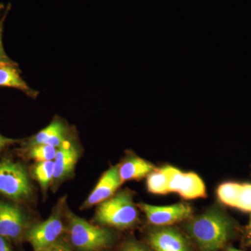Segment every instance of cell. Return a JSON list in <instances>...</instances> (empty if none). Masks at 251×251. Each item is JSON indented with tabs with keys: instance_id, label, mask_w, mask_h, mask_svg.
Wrapping results in <instances>:
<instances>
[{
	"instance_id": "obj_14",
	"label": "cell",
	"mask_w": 251,
	"mask_h": 251,
	"mask_svg": "<svg viewBox=\"0 0 251 251\" xmlns=\"http://www.w3.org/2000/svg\"><path fill=\"white\" fill-rule=\"evenodd\" d=\"M178 193L186 200L205 198V186L198 175L193 173H184Z\"/></svg>"
},
{
	"instance_id": "obj_18",
	"label": "cell",
	"mask_w": 251,
	"mask_h": 251,
	"mask_svg": "<svg viewBox=\"0 0 251 251\" xmlns=\"http://www.w3.org/2000/svg\"><path fill=\"white\" fill-rule=\"evenodd\" d=\"M57 149L51 145H39L31 146L29 156L36 162L52 161L55 158Z\"/></svg>"
},
{
	"instance_id": "obj_26",
	"label": "cell",
	"mask_w": 251,
	"mask_h": 251,
	"mask_svg": "<svg viewBox=\"0 0 251 251\" xmlns=\"http://www.w3.org/2000/svg\"><path fill=\"white\" fill-rule=\"evenodd\" d=\"M247 239L248 243L251 245V222H250L249 226H248Z\"/></svg>"
},
{
	"instance_id": "obj_15",
	"label": "cell",
	"mask_w": 251,
	"mask_h": 251,
	"mask_svg": "<svg viewBox=\"0 0 251 251\" xmlns=\"http://www.w3.org/2000/svg\"><path fill=\"white\" fill-rule=\"evenodd\" d=\"M148 189L153 194L165 195L168 193V176L166 168H154L148 177Z\"/></svg>"
},
{
	"instance_id": "obj_25",
	"label": "cell",
	"mask_w": 251,
	"mask_h": 251,
	"mask_svg": "<svg viewBox=\"0 0 251 251\" xmlns=\"http://www.w3.org/2000/svg\"><path fill=\"white\" fill-rule=\"evenodd\" d=\"M0 251H11L7 243L0 236Z\"/></svg>"
},
{
	"instance_id": "obj_20",
	"label": "cell",
	"mask_w": 251,
	"mask_h": 251,
	"mask_svg": "<svg viewBox=\"0 0 251 251\" xmlns=\"http://www.w3.org/2000/svg\"><path fill=\"white\" fill-rule=\"evenodd\" d=\"M237 208L243 211L251 212V183L241 185Z\"/></svg>"
},
{
	"instance_id": "obj_27",
	"label": "cell",
	"mask_w": 251,
	"mask_h": 251,
	"mask_svg": "<svg viewBox=\"0 0 251 251\" xmlns=\"http://www.w3.org/2000/svg\"><path fill=\"white\" fill-rule=\"evenodd\" d=\"M227 251H242L237 250V249H233V248H229V249H227Z\"/></svg>"
},
{
	"instance_id": "obj_9",
	"label": "cell",
	"mask_w": 251,
	"mask_h": 251,
	"mask_svg": "<svg viewBox=\"0 0 251 251\" xmlns=\"http://www.w3.org/2000/svg\"><path fill=\"white\" fill-rule=\"evenodd\" d=\"M149 242L155 251H190L184 237L176 229H155L149 236Z\"/></svg>"
},
{
	"instance_id": "obj_21",
	"label": "cell",
	"mask_w": 251,
	"mask_h": 251,
	"mask_svg": "<svg viewBox=\"0 0 251 251\" xmlns=\"http://www.w3.org/2000/svg\"><path fill=\"white\" fill-rule=\"evenodd\" d=\"M9 8L5 10L4 14L2 15L0 18V64L1 63H13L14 61L11 60V59L8 57L6 52H5L4 46H3L2 35L3 30H4V24L5 20H6V16H7L8 12H9Z\"/></svg>"
},
{
	"instance_id": "obj_7",
	"label": "cell",
	"mask_w": 251,
	"mask_h": 251,
	"mask_svg": "<svg viewBox=\"0 0 251 251\" xmlns=\"http://www.w3.org/2000/svg\"><path fill=\"white\" fill-rule=\"evenodd\" d=\"M25 227V219L16 206L0 202V236L16 239Z\"/></svg>"
},
{
	"instance_id": "obj_4",
	"label": "cell",
	"mask_w": 251,
	"mask_h": 251,
	"mask_svg": "<svg viewBox=\"0 0 251 251\" xmlns=\"http://www.w3.org/2000/svg\"><path fill=\"white\" fill-rule=\"evenodd\" d=\"M31 186L27 172L21 164L4 159L0 162V193L14 200L30 196Z\"/></svg>"
},
{
	"instance_id": "obj_3",
	"label": "cell",
	"mask_w": 251,
	"mask_h": 251,
	"mask_svg": "<svg viewBox=\"0 0 251 251\" xmlns=\"http://www.w3.org/2000/svg\"><path fill=\"white\" fill-rule=\"evenodd\" d=\"M69 218L71 241L82 251H97L108 247L112 235L107 229L94 226L78 216L70 214Z\"/></svg>"
},
{
	"instance_id": "obj_23",
	"label": "cell",
	"mask_w": 251,
	"mask_h": 251,
	"mask_svg": "<svg viewBox=\"0 0 251 251\" xmlns=\"http://www.w3.org/2000/svg\"><path fill=\"white\" fill-rule=\"evenodd\" d=\"M45 251H72L69 246L62 242H56Z\"/></svg>"
},
{
	"instance_id": "obj_19",
	"label": "cell",
	"mask_w": 251,
	"mask_h": 251,
	"mask_svg": "<svg viewBox=\"0 0 251 251\" xmlns=\"http://www.w3.org/2000/svg\"><path fill=\"white\" fill-rule=\"evenodd\" d=\"M167 176H168V192L178 193L184 173L176 169L174 167L166 166Z\"/></svg>"
},
{
	"instance_id": "obj_6",
	"label": "cell",
	"mask_w": 251,
	"mask_h": 251,
	"mask_svg": "<svg viewBox=\"0 0 251 251\" xmlns=\"http://www.w3.org/2000/svg\"><path fill=\"white\" fill-rule=\"evenodd\" d=\"M149 222L155 226H170L188 219L192 214L191 206L184 203L171 206L141 205Z\"/></svg>"
},
{
	"instance_id": "obj_11",
	"label": "cell",
	"mask_w": 251,
	"mask_h": 251,
	"mask_svg": "<svg viewBox=\"0 0 251 251\" xmlns=\"http://www.w3.org/2000/svg\"><path fill=\"white\" fill-rule=\"evenodd\" d=\"M21 74L16 62L1 63L0 64V87L17 89L31 97H36L37 92L27 85Z\"/></svg>"
},
{
	"instance_id": "obj_28",
	"label": "cell",
	"mask_w": 251,
	"mask_h": 251,
	"mask_svg": "<svg viewBox=\"0 0 251 251\" xmlns=\"http://www.w3.org/2000/svg\"><path fill=\"white\" fill-rule=\"evenodd\" d=\"M250 222H251V221H250Z\"/></svg>"
},
{
	"instance_id": "obj_5",
	"label": "cell",
	"mask_w": 251,
	"mask_h": 251,
	"mask_svg": "<svg viewBox=\"0 0 251 251\" xmlns=\"http://www.w3.org/2000/svg\"><path fill=\"white\" fill-rule=\"evenodd\" d=\"M63 229L62 219L57 213H54L49 219L29 229L28 241L31 243L34 251H45L57 242Z\"/></svg>"
},
{
	"instance_id": "obj_22",
	"label": "cell",
	"mask_w": 251,
	"mask_h": 251,
	"mask_svg": "<svg viewBox=\"0 0 251 251\" xmlns=\"http://www.w3.org/2000/svg\"><path fill=\"white\" fill-rule=\"evenodd\" d=\"M122 251H150V250L139 243L129 242L125 244Z\"/></svg>"
},
{
	"instance_id": "obj_24",
	"label": "cell",
	"mask_w": 251,
	"mask_h": 251,
	"mask_svg": "<svg viewBox=\"0 0 251 251\" xmlns=\"http://www.w3.org/2000/svg\"><path fill=\"white\" fill-rule=\"evenodd\" d=\"M16 142H17V140L6 138V137L0 134V151L8 145L16 143Z\"/></svg>"
},
{
	"instance_id": "obj_17",
	"label": "cell",
	"mask_w": 251,
	"mask_h": 251,
	"mask_svg": "<svg viewBox=\"0 0 251 251\" xmlns=\"http://www.w3.org/2000/svg\"><path fill=\"white\" fill-rule=\"evenodd\" d=\"M240 184L227 182L221 184L218 188V197L226 205L237 208L238 198L241 188Z\"/></svg>"
},
{
	"instance_id": "obj_1",
	"label": "cell",
	"mask_w": 251,
	"mask_h": 251,
	"mask_svg": "<svg viewBox=\"0 0 251 251\" xmlns=\"http://www.w3.org/2000/svg\"><path fill=\"white\" fill-rule=\"evenodd\" d=\"M188 229L203 251H218L228 239L230 224L221 211L211 209L193 219Z\"/></svg>"
},
{
	"instance_id": "obj_16",
	"label": "cell",
	"mask_w": 251,
	"mask_h": 251,
	"mask_svg": "<svg viewBox=\"0 0 251 251\" xmlns=\"http://www.w3.org/2000/svg\"><path fill=\"white\" fill-rule=\"evenodd\" d=\"M54 163L53 161L39 162L33 170V175L40 184L43 191H47L49 184L53 179Z\"/></svg>"
},
{
	"instance_id": "obj_10",
	"label": "cell",
	"mask_w": 251,
	"mask_h": 251,
	"mask_svg": "<svg viewBox=\"0 0 251 251\" xmlns=\"http://www.w3.org/2000/svg\"><path fill=\"white\" fill-rule=\"evenodd\" d=\"M78 151L72 142L66 140L56 153L53 179L62 180L72 174L77 159Z\"/></svg>"
},
{
	"instance_id": "obj_12",
	"label": "cell",
	"mask_w": 251,
	"mask_h": 251,
	"mask_svg": "<svg viewBox=\"0 0 251 251\" xmlns=\"http://www.w3.org/2000/svg\"><path fill=\"white\" fill-rule=\"evenodd\" d=\"M67 128L64 124L55 120L34 137L31 141V147L45 145L57 148L67 140Z\"/></svg>"
},
{
	"instance_id": "obj_13",
	"label": "cell",
	"mask_w": 251,
	"mask_h": 251,
	"mask_svg": "<svg viewBox=\"0 0 251 251\" xmlns=\"http://www.w3.org/2000/svg\"><path fill=\"white\" fill-rule=\"evenodd\" d=\"M151 163L140 158H132L119 168L122 184L129 180L141 179L154 169Z\"/></svg>"
},
{
	"instance_id": "obj_8",
	"label": "cell",
	"mask_w": 251,
	"mask_h": 251,
	"mask_svg": "<svg viewBox=\"0 0 251 251\" xmlns=\"http://www.w3.org/2000/svg\"><path fill=\"white\" fill-rule=\"evenodd\" d=\"M122 184L118 167H112L104 173L98 184L84 203L82 208L103 202L114 194Z\"/></svg>"
},
{
	"instance_id": "obj_2",
	"label": "cell",
	"mask_w": 251,
	"mask_h": 251,
	"mask_svg": "<svg viewBox=\"0 0 251 251\" xmlns=\"http://www.w3.org/2000/svg\"><path fill=\"white\" fill-rule=\"evenodd\" d=\"M96 221L105 226L124 229L133 226L138 219V211L128 191L100 203L96 214Z\"/></svg>"
}]
</instances>
